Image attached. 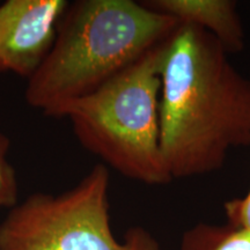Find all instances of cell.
I'll return each instance as SVG.
<instances>
[{"label": "cell", "mask_w": 250, "mask_h": 250, "mask_svg": "<svg viewBox=\"0 0 250 250\" xmlns=\"http://www.w3.org/2000/svg\"><path fill=\"white\" fill-rule=\"evenodd\" d=\"M160 76V148L171 179L210 174L230 149L250 146V79L210 33L180 23Z\"/></svg>", "instance_id": "1"}, {"label": "cell", "mask_w": 250, "mask_h": 250, "mask_svg": "<svg viewBox=\"0 0 250 250\" xmlns=\"http://www.w3.org/2000/svg\"><path fill=\"white\" fill-rule=\"evenodd\" d=\"M11 140L0 131V208H13L18 204L19 181L8 154Z\"/></svg>", "instance_id": "8"}, {"label": "cell", "mask_w": 250, "mask_h": 250, "mask_svg": "<svg viewBox=\"0 0 250 250\" xmlns=\"http://www.w3.org/2000/svg\"><path fill=\"white\" fill-rule=\"evenodd\" d=\"M181 250H250V229L232 224H197L183 234Z\"/></svg>", "instance_id": "7"}, {"label": "cell", "mask_w": 250, "mask_h": 250, "mask_svg": "<svg viewBox=\"0 0 250 250\" xmlns=\"http://www.w3.org/2000/svg\"><path fill=\"white\" fill-rule=\"evenodd\" d=\"M180 22L133 0H78L49 55L27 81L31 108L61 118L68 103L104 85L173 35Z\"/></svg>", "instance_id": "2"}, {"label": "cell", "mask_w": 250, "mask_h": 250, "mask_svg": "<svg viewBox=\"0 0 250 250\" xmlns=\"http://www.w3.org/2000/svg\"><path fill=\"white\" fill-rule=\"evenodd\" d=\"M167 41L93 93L68 103L61 115L70 121L81 146L103 165L148 186L173 181L162 158L159 122Z\"/></svg>", "instance_id": "3"}, {"label": "cell", "mask_w": 250, "mask_h": 250, "mask_svg": "<svg viewBox=\"0 0 250 250\" xmlns=\"http://www.w3.org/2000/svg\"><path fill=\"white\" fill-rule=\"evenodd\" d=\"M66 0H7L0 5V73L27 78L54 45Z\"/></svg>", "instance_id": "5"}, {"label": "cell", "mask_w": 250, "mask_h": 250, "mask_svg": "<svg viewBox=\"0 0 250 250\" xmlns=\"http://www.w3.org/2000/svg\"><path fill=\"white\" fill-rule=\"evenodd\" d=\"M153 11L170 15L180 23L192 24L210 33L227 54L243 51L246 33L232 0H148L142 1Z\"/></svg>", "instance_id": "6"}, {"label": "cell", "mask_w": 250, "mask_h": 250, "mask_svg": "<svg viewBox=\"0 0 250 250\" xmlns=\"http://www.w3.org/2000/svg\"><path fill=\"white\" fill-rule=\"evenodd\" d=\"M224 210L228 224L250 229V189L246 196L227 201Z\"/></svg>", "instance_id": "9"}, {"label": "cell", "mask_w": 250, "mask_h": 250, "mask_svg": "<svg viewBox=\"0 0 250 250\" xmlns=\"http://www.w3.org/2000/svg\"><path fill=\"white\" fill-rule=\"evenodd\" d=\"M107 166L98 164L72 189L35 192L9 208L0 223V250H161L142 226L112 233Z\"/></svg>", "instance_id": "4"}]
</instances>
